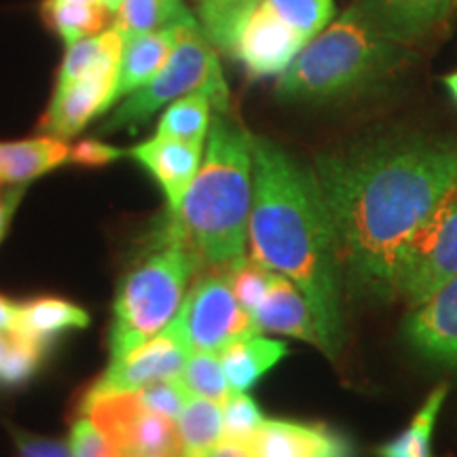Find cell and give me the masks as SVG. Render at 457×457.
<instances>
[{
  "instance_id": "cell-20",
  "label": "cell",
  "mask_w": 457,
  "mask_h": 457,
  "mask_svg": "<svg viewBox=\"0 0 457 457\" xmlns=\"http://www.w3.org/2000/svg\"><path fill=\"white\" fill-rule=\"evenodd\" d=\"M87 327L89 313L77 303L60 296H34L20 303L15 330L51 345L68 330H83Z\"/></svg>"
},
{
  "instance_id": "cell-39",
  "label": "cell",
  "mask_w": 457,
  "mask_h": 457,
  "mask_svg": "<svg viewBox=\"0 0 457 457\" xmlns=\"http://www.w3.org/2000/svg\"><path fill=\"white\" fill-rule=\"evenodd\" d=\"M199 457H253V451H250V445L225 441V438H222L219 445H214L212 449L205 451V453Z\"/></svg>"
},
{
  "instance_id": "cell-36",
  "label": "cell",
  "mask_w": 457,
  "mask_h": 457,
  "mask_svg": "<svg viewBox=\"0 0 457 457\" xmlns=\"http://www.w3.org/2000/svg\"><path fill=\"white\" fill-rule=\"evenodd\" d=\"M9 434L13 438L17 457H72L68 443L38 436V434L21 430V428L15 426H9Z\"/></svg>"
},
{
  "instance_id": "cell-41",
  "label": "cell",
  "mask_w": 457,
  "mask_h": 457,
  "mask_svg": "<svg viewBox=\"0 0 457 457\" xmlns=\"http://www.w3.org/2000/svg\"><path fill=\"white\" fill-rule=\"evenodd\" d=\"M441 81H443V87L447 89V94L451 96V100L457 104V71L445 74Z\"/></svg>"
},
{
  "instance_id": "cell-26",
  "label": "cell",
  "mask_w": 457,
  "mask_h": 457,
  "mask_svg": "<svg viewBox=\"0 0 457 457\" xmlns=\"http://www.w3.org/2000/svg\"><path fill=\"white\" fill-rule=\"evenodd\" d=\"M108 11L102 3H68V0H43V21L54 30L62 41L72 45L85 37L100 34L108 21Z\"/></svg>"
},
{
  "instance_id": "cell-31",
  "label": "cell",
  "mask_w": 457,
  "mask_h": 457,
  "mask_svg": "<svg viewBox=\"0 0 457 457\" xmlns=\"http://www.w3.org/2000/svg\"><path fill=\"white\" fill-rule=\"evenodd\" d=\"M222 415H225V430H222L225 441L250 445L254 434L265 424L259 404L253 396H248V392H231L227 403L222 404Z\"/></svg>"
},
{
  "instance_id": "cell-3",
  "label": "cell",
  "mask_w": 457,
  "mask_h": 457,
  "mask_svg": "<svg viewBox=\"0 0 457 457\" xmlns=\"http://www.w3.org/2000/svg\"><path fill=\"white\" fill-rule=\"evenodd\" d=\"M253 168V134L228 111H216L202 168L179 212L170 214L205 270H233L248 259Z\"/></svg>"
},
{
  "instance_id": "cell-11",
  "label": "cell",
  "mask_w": 457,
  "mask_h": 457,
  "mask_svg": "<svg viewBox=\"0 0 457 457\" xmlns=\"http://www.w3.org/2000/svg\"><path fill=\"white\" fill-rule=\"evenodd\" d=\"M188 356H191V352L180 341L162 330L153 339L142 343L140 347L125 353L123 358L111 360L108 369L85 394L98 396V394L111 392H136L157 379L179 377Z\"/></svg>"
},
{
  "instance_id": "cell-9",
  "label": "cell",
  "mask_w": 457,
  "mask_h": 457,
  "mask_svg": "<svg viewBox=\"0 0 457 457\" xmlns=\"http://www.w3.org/2000/svg\"><path fill=\"white\" fill-rule=\"evenodd\" d=\"M104 54L87 74L66 87H55L54 98L41 121L45 134L71 140L117 102L119 68H121L125 38L112 26L104 30Z\"/></svg>"
},
{
  "instance_id": "cell-10",
  "label": "cell",
  "mask_w": 457,
  "mask_h": 457,
  "mask_svg": "<svg viewBox=\"0 0 457 457\" xmlns=\"http://www.w3.org/2000/svg\"><path fill=\"white\" fill-rule=\"evenodd\" d=\"M307 43L299 30L261 0L239 26L228 55L242 64L250 79L279 77Z\"/></svg>"
},
{
  "instance_id": "cell-42",
  "label": "cell",
  "mask_w": 457,
  "mask_h": 457,
  "mask_svg": "<svg viewBox=\"0 0 457 457\" xmlns=\"http://www.w3.org/2000/svg\"><path fill=\"white\" fill-rule=\"evenodd\" d=\"M9 339H11V333H0V364H3L4 353L9 350Z\"/></svg>"
},
{
  "instance_id": "cell-40",
  "label": "cell",
  "mask_w": 457,
  "mask_h": 457,
  "mask_svg": "<svg viewBox=\"0 0 457 457\" xmlns=\"http://www.w3.org/2000/svg\"><path fill=\"white\" fill-rule=\"evenodd\" d=\"M17 312H20V303L0 295V333H13L17 328Z\"/></svg>"
},
{
  "instance_id": "cell-37",
  "label": "cell",
  "mask_w": 457,
  "mask_h": 457,
  "mask_svg": "<svg viewBox=\"0 0 457 457\" xmlns=\"http://www.w3.org/2000/svg\"><path fill=\"white\" fill-rule=\"evenodd\" d=\"M125 155H128V151H123V148L106 145L98 138H83L71 146L68 163L81 165V168H104V165H111Z\"/></svg>"
},
{
  "instance_id": "cell-16",
  "label": "cell",
  "mask_w": 457,
  "mask_h": 457,
  "mask_svg": "<svg viewBox=\"0 0 457 457\" xmlns=\"http://www.w3.org/2000/svg\"><path fill=\"white\" fill-rule=\"evenodd\" d=\"M259 333H276L301 339L320 347V333L305 295L293 279L276 273L273 284L259 310L253 313Z\"/></svg>"
},
{
  "instance_id": "cell-21",
  "label": "cell",
  "mask_w": 457,
  "mask_h": 457,
  "mask_svg": "<svg viewBox=\"0 0 457 457\" xmlns=\"http://www.w3.org/2000/svg\"><path fill=\"white\" fill-rule=\"evenodd\" d=\"M114 15L117 20L112 26L121 32L125 43L142 34L195 20L182 0H121Z\"/></svg>"
},
{
  "instance_id": "cell-25",
  "label": "cell",
  "mask_w": 457,
  "mask_h": 457,
  "mask_svg": "<svg viewBox=\"0 0 457 457\" xmlns=\"http://www.w3.org/2000/svg\"><path fill=\"white\" fill-rule=\"evenodd\" d=\"M176 426H179L185 457L204 455L222 441V430H225L222 404L199 396L188 398L176 420Z\"/></svg>"
},
{
  "instance_id": "cell-29",
  "label": "cell",
  "mask_w": 457,
  "mask_h": 457,
  "mask_svg": "<svg viewBox=\"0 0 457 457\" xmlns=\"http://www.w3.org/2000/svg\"><path fill=\"white\" fill-rule=\"evenodd\" d=\"M47 350L49 343L13 330L9 339V350L0 364V386L20 387L28 384L43 367Z\"/></svg>"
},
{
  "instance_id": "cell-14",
  "label": "cell",
  "mask_w": 457,
  "mask_h": 457,
  "mask_svg": "<svg viewBox=\"0 0 457 457\" xmlns=\"http://www.w3.org/2000/svg\"><path fill=\"white\" fill-rule=\"evenodd\" d=\"M253 457H353L350 438L324 424L265 420L250 441Z\"/></svg>"
},
{
  "instance_id": "cell-35",
  "label": "cell",
  "mask_w": 457,
  "mask_h": 457,
  "mask_svg": "<svg viewBox=\"0 0 457 457\" xmlns=\"http://www.w3.org/2000/svg\"><path fill=\"white\" fill-rule=\"evenodd\" d=\"M68 445H71L72 457H125L123 451L114 447L100 432V428L83 415H79V420L72 424Z\"/></svg>"
},
{
  "instance_id": "cell-18",
  "label": "cell",
  "mask_w": 457,
  "mask_h": 457,
  "mask_svg": "<svg viewBox=\"0 0 457 457\" xmlns=\"http://www.w3.org/2000/svg\"><path fill=\"white\" fill-rule=\"evenodd\" d=\"M68 155L71 145L49 134L0 142V185L28 187L32 180L68 163Z\"/></svg>"
},
{
  "instance_id": "cell-1",
  "label": "cell",
  "mask_w": 457,
  "mask_h": 457,
  "mask_svg": "<svg viewBox=\"0 0 457 457\" xmlns=\"http://www.w3.org/2000/svg\"><path fill=\"white\" fill-rule=\"evenodd\" d=\"M313 171L333 219L345 301H396L404 254L457 179V146L386 136L322 153Z\"/></svg>"
},
{
  "instance_id": "cell-30",
  "label": "cell",
  "mask_w": 457,
  "mask_h": 457,
  "mask_svg": "<svg viewBox=\"0 0 457 457\" xmlns=\"http://www.w3.org/2000/svg\"><path fill=\"white\" fill-rule=\"evenodd\" d=\"M273 13L288 21L307 41L327 28L335 17V0H262Z\"/></svg>"
},
{
  "instance_id": "cell-12",
  "label": "cell",
  "mask_w": 457,
  "mask_h": 457,
  "mask_svg": "<svg viewBox=\"0 0 457 457\" xmlns=\"http://www.w3.org/2000/svg\"><path fill=\"white\" fill-rule=\"evenodd\" d=\"M404 337L424 360L457 369V278L421 305L411 307Z\"/></svg>"
},
{
  "instance_id": "cell-24",
  "label": "cell",
  "mask_w": 457,
  "mask_h": 457,
  "mask_svg": "<svg viewBox=\"0 0 457 457\" xmlns=\"http://www.w3.org/2000/svg\"><path fill=\"white\" fill-rule=\"evenodd\" d=\"M447 384L436 386L428 394L420 411H417L411 424L404 428L398 436L387 441L377 449V457H434L432 455V436L436 428L438 415H441L445 398H447Z\"/></svg>"
},
{
  "instance_id": "cell-23",
  "label": "cell",
  "mask_w": 457,
  "mask_h": 457,
  "mask_svg": "<svg viewBox=\"0 0 457 457\" xmlns=\"http://www.w3.org/2000/svg\"><path fill=\"white\" fill-rule=\"evenodd\" d=\"M119 449L125 455L168 453L185 457L179 426L170 417L142 409L125 428Z\"/></svg>"
},
{
  "instance_id": "cell-13",
  "label": "cell",
  "mask_w": 457,
  "mask_h": 457,
  "mask_svg": "<svg viewBox=\"0 0 457 457\" xmlns=\"http://www.w3.org/2000/svg\"><path fill=\"white\" fill-rule=\"evenodd\" d=\"M202 146L204 145H195V142L155 134L153 138L140 142L128 151V155L136 163H140L163 191L170 214L179 212L188 187L193 185L199 168H202Z\"/></svg>"
},
{
  "instance_id": "cell-33",
  "label": "cell",
  "mask_w": 457,
  "mask_h": 457,
  "mask_svg": "<svg viewBox=\"0 0 457 457\" xmlns=\"http://www.w3.org/2000/svg\"><path fill=\"white\" fill-rule=\"evenodd\" d=\"M104 32L94 34V37L79 38V41L68 45L66 57L64 62H62L60 72H57L55 87H66V85L79 81L83 74H87L91 68L96 66V62L100 60L102 54H104Z\"/></svg>"
},
{
  "instance_id": "cell-22",
  "label": "cell",
  "mask_w": 457,
  "mask_h": 457,
  "mask_svg": "<svg viewBox=\"0 0 457 457\" xmlns=\"http://www.w3.org/2000/svg\"><path fill=\"white\" fill-rule=\"evenodd\" d=\"M212 106H216V102L212 91L208 89H197L182 96L165 106V112L157 123V134L204 145V140L208 138L210 123H212V117H210Z\"/></svg>"
},
{
  "instance_id": "cell-19",
  "label": "cell",
  "mask_w": 457,
  "mask_h": 457,
  "mask_svg": "<svg viewBox=\"0 0 457 457\" xmlns=\"http://www.w3.org/2000/svg\"><path fill=\"white\" fill-rule=\"evenodd\" d=\"M219 353L231 392H248L288 353V345L256 333L228 343Z\"/></svg>"
},
{
  "instance_id": "cell-38",
  "label": "cell",
  "mask_w": 457,
  "mask_h": 457,
  "mask_svg": "<svg viewBox=\"0 0 457 457\" xmlns=\"http://www.w3.org/2000/svg\"><path fill=\"white\" fill-rule=\"evenodd\" d=\"M26 187H3L0 185V242L7 236L11 219L24 197Z\"/></svg>"
},
{
  "instance_id": "cell-27",
  "label": "cell",
  "mask_w": 457,
  "mask_h": 457,
  "mask_svg": "<svg viewBox=\"0 0 457 457\" xmlns=\"http://www.w3.org/2000/svg\"><path fill=\"white\" fill-rule=\"evenodd\" d=\"M259 3L261 0H202L197 17L199 26L212 45L228 55L239 26Z\"/></svg>"
},
{
  "instance_id": "cell-44",
  "label": "cell",
  "mask_w": 457,
  "mask_h": 457,
  "mask_svg": "<svg viewBox=\"0 0 457 457\" xmlns=\"http://www.w3.org/2000/svg\"><path fill=\"white\" fill-rule=\"evenodd\" d=\"M199 3H202V0H199Z\"/></svg>"
},
{
  "instance_id": "cell-6",
  "label": "cell",
  "mask_w": 457,
  "mask_h": 457,
  "mask_svg": "<svg viewBox=\"0 0 457 457\" xmlns=\"http://www.w3.org/2000/svg\"><path fill=\"white\" fill-rule=\"evenodd\" d=\"M197 89L212 91L216 111H228V87L222 77L219 55L212 41L199 26V20L182 28L180 41L168 64L151 83L123 98L121 104L100 125V134L121 129L136 131L163 106H170L174 100Z\"/></svg>"
},
{
  "instance_id": "cell-5",
  "label": "cell",
  "mask_w": 457,
  "mask_h": 457,
  "mask_svg": "<svg viewBox=\"0 0 457 457\" xmlns=\"http://www.w3.org/2000/svg\"><path fill=\"white\" fill-rule=\"evenodd\" d=\"M202 267L199 256L168 216L159 228L155 244L129 267L112 305L108 345L111 360L123 358L142 343L168 328L179 313L191 286L193 273Z\"/></svg>"
},
{
  "instance_id": "cell-15",
  "label": "cell",
  "mask_w": 457,
  "mask_h": 457,
  "mask_svg": "<svg viewBox=\"0 0 457 457\" xmlns=\"http://www.w3.org/2000/svg\"><path fill=\"white\" fill-rule=\"evenodd\" d=\"M377 30L396 45H413L453 13L457 0H358Z\"/></svg>"
},
{
  "instance_id": "cell-8",
  "label": "cell",
  "mask_w": 457,
  "mask_h": 457,
  "mask_svg": "<svg viewBox=\"0 0 457 457\" xmlns=\"http://www.w3.org/2000/svg\"><path fill=\"white\" fill-rule=\"evenodd\" d=\"M457 278V179L415 233L398 279V299L421 305Z\"/></svg>"
},
{
  "instance_id": "cell-34",
  "label": "cell",
  "mask_w": 457,
  "mask_h": 457,
  "mask_svg": "<svg viewBox=\"0 0 457 457\" xmlns=\"http://www.w3.org/2000/svg\"><path fill=\"white\" fill-rule=\"evenodd\" d=\"M138 396L146 411L165 415L176 421L188 403V398H191V392L187 390L179 377H170V379H157L153 384L140 387Z\"/></svg>"
},
{
  "instance_id": "cell-2",
  "label": "cell",
  "mask_w": 457,
  "mask_h": 457,
  "mask_svg": "<svg viewBox=\"0 0 457 457\" xmlns=\"http://www.w3.org/2000/svg\"><path fill=\"white\" fill-rule=\"evenodd\" d=\"M250 259L286 276L310 303L320 350L337 360L345 341V286L339 245L316 171L278 142L253 134Z\"/></svg>"
},
{
  "instance_id": "cell-43",
  "label": "cell",
  "mask_w": 457,
  "mask_h": 457,
  "mask_svg": "<svg viewBox=\"0 0 457 457\" xmlns=\"http://www.w3.org/2000/svg\"><path fill=\"white\" fill-rule=\"evenodd\" d=\"M125 457H179V455H168V453H151V455H125Z\"/></svg>"
},
{
  "instance_id": "cell-32",
  "label": "cell",
  "mask_w": 457,
  "mask_h": 457,
  "mask_svg": "<svg viewBox=\"0 0 457 457\" xmlns=\"http://www.w3.org/2000/svg\"><path fill=\"white\" fill-rule=\"evenodd\" d=\"M273 278H276V271L267 270L265 265H261L254 259H245L242 265L228 270L233 295H236L237 303L248 313L259 310L262 299L270 293Z\"/></svg>"
},
{
  "instance_id": "cell-7",
  "label": "cell",
  "mask_w": 457,
  "mask_h": 457,
  "mask_svg": "<svg viewBox=\"0 0 457 457\" xmlns=\"http://www.w3.org/2000/svg\"><path fill=\"white\" fill-rule=\"evenodd\" d=\"M165 333L188 352H222L228 343L256 335L254 318L233 295L228 270H208L185 295Z\"/></svg>"
},
{
  "instance_id": "cell-28",
  "label": "cell",
  "mask_w": 457,
  "mask_h": 457,
  "mask_svg": "<svg viewBox=\"0 0 457 457\" xmlns=\"http://www.w3.org/2000/svg\"><path fill=\"white\" fill-rule=\"evenodd\" d=\"M179 379L191 392V396L208 398L220 404H225L227 398L231 396V387H228L225 369H222L220 353L216 352L191 353Z\"/></svg>"
},
{
  "instance_id": "cell-4",
  "label": "cell",
  "mask_w": 457,
  "mask_h": 457,
  "mask_svg": "<svg viewBox=\"0 0 457 457\" xmlns=\"http://www.w3.org/2000/svg\"><path fill=\"white\" fill-rule=\"evenodd\" d=\"M396 62V43L377 30L360 4H352L303 47L279 74L282 102L350 98L379 83Z\"/></svg>"
},
{
  "instance_id": "cell-17",
  "label": "cell",
  "mask_w": 457,
  "mask_h": 457,
  "mask_svg": "<svg viewBox=\"0 0 457 457\" xmlns=\"http://www.w3.org/2000/svg\"><path fill=\"white\" fill-rule=\"evenodd\" d=\"M195 20L180 21V24L162 28V30L142 34V37H136L125 43L121 68H119L117 102L145 87L146 83H151L162 72V68L168 64L170 55L174 54L176 45L180 41L182 28Z\"/></svg>"
}]
</instances>
